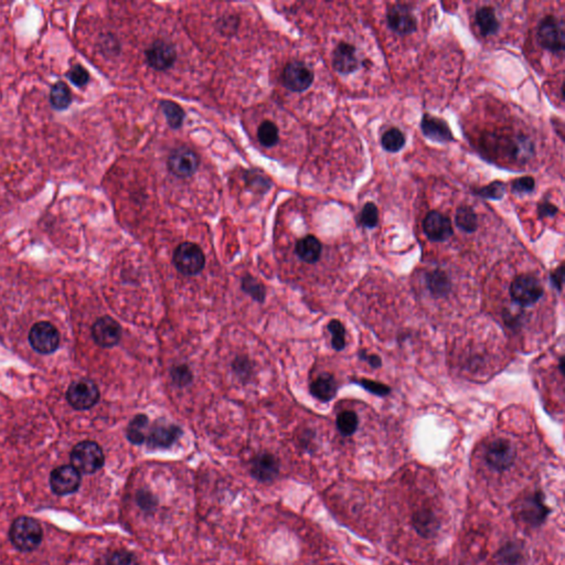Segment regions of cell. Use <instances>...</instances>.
<instances>
[{
    "label": "cell",
    "mask_w": 565,
    "mask_h": 565,
    "mask_svg": "<svg viewBox=\"0 0 565 565\" xmlns=\"http://www.w3.org/2000/svg\"><path fill=\"white\" fill-rule=\"evenodd\" d=\"M510 297L512 302L520 307L536 305L544 294L543 286L536 276L531 274H521L514 278L510 286Z\"/></svg>",
    "instance_id": "3"
},
{
    "label": "cell",
    "mask_w": 565,
    "mask_h": 565,
    "mask_svg": "<svg viewBox=\"0 0 565 565\" xmlns=\"http://www.w3.org/2000/svg\"><path fill=\"white\" fill-rule=\"evenodd\" d=\"M251 474L260 482H270L278 474V463L273 455L260 454L252 462Z\"/></svg>",
    "instance_id": "20"
},
{
    "label": "cell",
    "mask_w": 565,
    "mask_h": 565,
    "mask_svg": "<svg viewBox=\"0 0 565 565\" xmlns=\"http://www.w3.org/2000/svg\"><path fill=\"white\" fill-rule=\"evenodd\" d=\"M138 504L143 506L144 508L149 509L154 507V499L150 494H139L138 495Z\"/></svg>",
    "instance_id": "46"
},
{
    "label": "cell",
    "mask_w": 565,
    "mask_h": 565,
    "mask_svg": "<svg viewBox=\"0 0 565 565\" xmlns=\"http://www.w3.org/2000/svg\"><path fill=\"white\" fill-rule=\"evenodd\" d=\"M67 398L72 408L75 410H89L99 402V388L92 380L81 379L70 386Z\"/></svg>",
    "instance_id": "7"
},
{
    "label": "cell",
    "mask_w": 565,
    "mask_h": 565,
    "mask_svg": "<svg viewBox=\"0 0 565 565\" xmlns=\"http://www.w3.org/2000/svg\"><path fill=\"white\" fill-rule=\"evenodd\" d=\"M534 188H536V181L534 178L529 177V176L518 178L512 184V191L517 194H531L534 191Z\"/></svg>",
    "instance_id": "37"
},
{
    "label": "cell",
    "mask_w": 565,
    "mask_h": 565,
    "mask_svg": "<svg viewBox=\"0 0 565 565\" xmlns=\"http://www.w3.org/2000/svg\"><path fill=\"white\" fill-rule=\"evenodd\" d=\"M29 342L32 348L39 354H52L60 344L59 332L50 322H38L30 330Z\"/></svg>",
    "instance_id": "8"
},
{
    "label": "cell",
    "mask_w": 565,
    "mask_h": 565,
    "mask_svg": "<svg viewBox=\"0 0 565 565\" xmlns=\"http://www.w3.org/2000/svg\"><path fill=\"white\" fill-rule=\"evenodd\" d=\"M551 280L559 290H562L563 282H564V270L562 265L551 274Z\"/></svg>",
    "instance_id": "44"
},
{
    "label": "cell",
    "mask_w": 565,
    "mask_h": 565,
    "mask_svg": "<svg viewBox=\"0 0 565 565\" xmlns=\"http://www.w3.org/2000/svg\"><path fill=\"white\" fill-rule=\"evenodd\" d=\"M314 82V73L302 62H292L286 65L282 73V83L292 92L307 90Z\"/></svg>",
    "instance_id": "12"
},
{
    "label": "cell",
    "mask_w": 565,
    "mask_h": 565,
    "mask_svg": "<svg viewBox=\"0 0 565 565\" xmlns=\"http://www.w3.org/2000/svg\"><path fill=\"white\" fill-rule=\"evenodd\" d=\"M360 358L364 361L368 362L372 368H379L381 366V359L378 356L374 354H366V352H360Z\"/></svg>",
    "instance_id": "45"
},
{
    "label": "cell",
    "mask_w": 565,
    "mask_h": 565,
    "mask_svg": "<svg viewBox=\"0 0 565 565\" xmlns=\"http://www.w3.org/2000/svg\"><path fill=\"white\" fill-rule=\"evenodd\" d=\"M386 23L392 31L400 36L411 35L416 32V19L412 10L404 4L391 6L386 11Z\"/></svg>",
    "instance_id": "11"
},
{
    "label": "cell",
    "mask_w": 565,
    "mask_h": 565,
    "mask_svg": "<svg viewBox=\"0 0 565 565\" xmlns=\"http://www.w3.org/2000/svg\"><path fill=\"white\" fill-rule=\"evenodd\" d=\"M92 336L94 342L103 348H111L120 342L122 337V328L113 318L104 316L96 320L92 327Z\"/></svg>",
    "instance_id": "13"
},
{
    "label": "cell",
    "mask_w": 565,
    "mask_h": 565,
    "mask_svg": "<svg viewBox=\"0 0 565 565\" xmlns=\"http://www.w3.org/2000/svg\"><path fill=\"white\" fill-rule=\"evenodd\" d=\"M538 41L543 49L553 53L564 51V23L553 16H548L541 21L538 29Z\"/></svg>",
    "instance_id": "5"
},
{
    "label": "cell",
    "mask_w": 565,
    "mask_h": 565,
    "mask_svg": "<svg viewBox=\"0 0 565 565\" xmlns=\"http://www.w3.org/2000/svg\"><path fill=\"white\" fill-rule=\"evenodd\" d=\"M506 186L500 181H494L486 187L480 188L475 194L485 199L500 200L505 196Z\"/></svg>",
    "instance_id": "35"
},
{
    "label": "cell",
    "mask_w": 565,
    "mask_h": 565,
    "mask_svg": "<svg viewBox=\"0 0 565 565\" xmlns=\"http://www.w3.org/2000/svg\"><path fill=\"white\" fill-rule=\"evenodd\" d=\"M516 450L510 440L496 438L486 446L485 460L496 472H504L514 464Z\"/></svg>",
    "instance_id": "6"
},
{
    "label": "cell",
    "mask_w": 565,
    "mask_h": 565,
    "mask_svg": "<svg viewBox=\"0 0 565 565\" xmlns=\"http://www.w3.org/2000/svg\"><path fill=\"white\" fill-rule=\"evenodd\" d=\"M72 102V94L69 86L64 82L59 81L52 86L50 92V103L57 111H63L69 107Z\"/></svg>",
    "instance_id": "24"
},
{
    "label": "cell",
    "mask_w": 565,
    "mask_h": 565,
    "mask_svg": "<svg viewBox=\"0 0 565 565\" xmlns=\"http://www.w3.org/2000/svg\"><path fill=\"white\" fill-rule=\"evenodd\" d=\"M332 67L342 74H350L359 69L356 48L347 42H340L332 54Z\"/></svg>",
    "instance_id": "16"
},
{
    "label": "cell",
    "mask_w": 565,
    "mask_h": 565,
    "mask_svg": "<svg viewBox=\"0 0 565 565\" xmlns=\"http://www.w3.org/2000/svg\"><path fill=\"white\" fill-rule=\"evenodd\" d=\"M423 231L433 242L446 241L454 234L450 218L438 211H431L426 216Z\"/></svg>",
    "instance_id": "14"
},
{
    "label": "cell",
    "mask_w": 565,
    "mask_h": 565,
    "mask_svg": "<svg viewBox=\"0 0 565 565\" xmlns=\"http://www.w3.org/2000/svg\"><path fill=\"white\" fill-rule=\"evenodd\" d=\"M50 485L52 492L59 496L73 494L81 485V474L72 465L58 467L51 472Z\"/></svg>",
    "instance_id": "10"
},
{
    "label": "cell",
    "mask_w": 565,
    "mask_h": 565,
    "mask_svg": "<svg viewBox=\"0 0 565 565\" xmlns=\"http://www.w3.org/2000/svg\"><path fill=\"white\" fill-rule=\"evenodd\" d=\"M322 246L320 240L314 236L300 238L296 243L295 252L300 260L306 263H316L322 255Z\"/></svg>",
    "instance_id": "21"
},
{
    "label": "cell",
    "mask_w": 565,
    "mask_h": 565,
    "mask_svg": "<svg viewBox=\"0 0 565 565\" xmlns=\"http://www.w3.org/2000/svg\"><path fill=\"white\" fill-rule=\"evenodd\" d=\"M424 286L432 297L443 298L450 295L452 280L450 275L443 270H431L424 274Z\"/></svg>",
    "instance_id": "19"
},
{
    "label": "cell",
    "mask_w": 565,
    "mask_h": 565,
    "mask_svg": "<svg viewBox=\"0 0 565 565\" xmlns=\"http://www.w3.org/2000/svg\"><path fill=\"white\" fill-rule=\"evenodd\" d=\"M359 223L368 229H374L379 223L378 206L372 202H366L359 216Z\"/></svg>",
    "instance_id": "34"
},
{
    "label": "cell",
    "mask_w": 565,
    "mask_h": 565,
    "mask_svg": "<svg viewBox=\"0 0 565 565\" xmlns=\"http://www.w3.org/2000/svg\"><path fill=\"white\" fill-rule=\"evenodd\" d=\"M336 424L342 435L352 436L359 426V418L354 411H342L337 416Z\"/></svg>",
    "instance_id": "27"
},
{
    "label": "cell",
    "mask_w": 565,
    "mask_h": 565,
    "mask_svg": "<svg viewBox=\"0 0 565 565\" xmlns=\"http://www.w3.org/2000/svg\"><path fill=\"white\" fill-rule=\"evenodd\" d=\"M520 549L514 546V544L506 546L500 553V558H502V562L509 565H514L518 563L519 560H520Z\"/></svg>",
    "instance_id": "40"
},
{
    "label": "cell",
    "mask_w": 565,
    "mask_h": 565,
    "mask_svg": "<svg viewBox=\"0 0 565 565\" xmlns=\"http://www.w3.org/2000/svg\"><path fill=\"white\" fill-rule=\"evenodd\" d=\"M242 290L253 297L256 302H263L265 300L266 290L263 284L251 275H246L242 278Z\"/></svg>",
    "instance_id": "32"
},
{
    "label": "cell",
    "mask_w": 565,
    "mask_h": 565,
    "mask_svg": "<svg viewBox=\"0 0 565 565\" xmlns=\"http://www.w3.org/2000/svg\"><path fill=\"white\" fill-rule=\"evenodd\" d=\"M476 23L480 28V33L485 37L496 35L500 28L496 13L492 7H482L477 10Z\"/></svg>",
    "instance_id": "23"
},
{
    "label": "cell",
    "mask_w": 565,
    "mask_h": 565,
    "mask_svg": "<svg viewBox=\"0 0 565 565\" xmlns=\"http://www.w3.org/2000/svg\"><path fill=\"white\" fill-rule=\"evenodd\" d=\"M108 565H137V560L134 554L127 551H117L112 554Z\"/></svg>",
    "instance_id": "39"
},
{
    "label": "cell",
    "mask_w": 565,
    "mask_h": 565,
    "mask_svg": "<svg viewBox=\"0 0 565 565\" xmlns=\"http://www.w3.org/2000/svg\"><path fill=\"white\" fill-rule=\"evenodd\" d=\"M9 538L18 550L31 552L40 546L43 538V532L39 522L35 519L30 517H19L11 524Z\"/></svg>",
    "instance_id": "1"
},
{
    "label": "cell",
    "mask_w": 565,
    "mask_h": 565,
    "mask_svg": "<svg viewBox=\"0 0 565 565\" xmlns=\"http://www.w3.org/2000/svg\"><path fill=\"white\" fill-rule=\"evenodd\" d=\"M258 142L264 147H273L278 142V130L275 124L264 121L258 130Z\"/></svg>",
    "instance_id": "30"
},
{
    "label": "cell",
    "mask_w": 565,
    "mask_h": 565,
    "mask_svg": "<svg viewBox=\"0 0 565 565\" xmlns=\"http://www.w3.org/2000/svg\"><path fill=\"white\" fill-rule=\"evenodd\" d=\"M147 424L148 418L144 414L136 416L133 420L130 421L127 428V438L130 443L140 445L145 442L146 435L145 433H144V428L147 426Z\"/></svg>",
    "instance_id": "28"
},
{
    "label": "cell",
    "mask_w": 565,
    "mask_h": 565,
    "mask_svg": "<svg viewBox=\"0 0 565 565\" xmlns=\"http://www.w3.org/2000/svg\"><path fill=\"white\" fill-rule=\"evenodd\" d=\"M177 58L175 47L169 42L157 40L153 46L146 51V59L153 69L164 71L172 67Z\"/></svg>",
    "instance_id": "15"
},
{
    "label": "cell",
    "mask_w": 565,
    "mask_h": 565,
    "mask_svg": "<svg viewBox=\"0 0 565 565\" xmlns=\"http://www.w3.org/2000/svg\"><path fill=\"white\" fill-rule=\"evenodd\" d=\"M67 77L78 88H83L89 83V72L86 71L85 68L82 67L81 64H74L68 72Z\"/></svg>",
    "instance_id": "36"
},
{
    "label": "cell",
    "mask_w": 565,
    "mask_h": 565,
    "mask_svg": "<svg viewBox=\"0 0 565 565\" xmlns=\"http://www.w3.org/2000/svg\"><path fill=\"white\" fill-rule=\"evenodd\" d=\"M522 517L526 522L532 524H539L540 521L546 518V508L543 502H541L540 496H534V498L529 499L524 504V509L521 510Z\"/></svg>",
    "instance_id": "25"
},
{
    "label": "cell",
    "mask_w": 565,
    "mask_h": 565,
    "mask_svg": "<svg viewBox=\"0 0 565 565\" xmlns=\"http://www.w3.org/2000/svg\"><path fill=\"white\" fill-rule=\"evenodd\" d=\"M238 19L234 16H226L219 21V28L223 33H233L238 28Z\"/></svg>",
    "instance_id": "42"
},
{
    "label": "cell",
    "mask_w": 565,
    "mask_h": 565,
    "mask_svg": "<svg viewBox=\"0 0 565 565\" xmlns=\"http://www.w3.org/2000/svg\"><path fill=\"white\" fill-rule=\"evenodd\" d=\"M381 145L389 153H398L406 146V136L398 128H391L382 136Z\"/></svg>",
    "instance_id": "29"
},
{
    "label": "cell",
    "mask_w": 565,
    "mask_h": 565,
    "mask_svg": "<svg viewBox=\"0 0 565 565\" xmlns=\"http://www.w3.org/2000/svg\"><path fill=\"white\" fill-rule=\"evenodd\" d=\"M559 209L550 202H543L538 206L539 218H552L558 213Z\"/></svg>",
    "instance_id": "43"
},
{
    "label": "cell",
    "mask_w": 565,
    "mask_h": 565,
    "mask_svg": "<svg viewBox=\"0 0 565 565\" xmlns=\"http://www.w3.org/2000/svg\"><path fill=\"white\" fill-rule=\"evenodd\" d=\"M172 260L176 268L184 275H196L206 265V258L201 248L191 242L180 244L176 248Z\"/></svg>",
    "instance_id": "4"
},
{
    "label": "cell",
    "mask_w": 565,
    "mask_h": 565,
    "mask_svg": "<svg viewBox=\"0 0 565 565\" xmlns=\"http://www.w3.org/2000/svg\"><path fill=\"white\" fill-rule=\"evenodd\" d=\"M421 128L426 138L436 143H448L454 139L448 123L440 118L433 117L430 114L423 116Z\"/></svg>",
    "instance_id": "17"
},
{
    "label": "cell",
    "mask_w": 565,
    "mask_h": 565,
    "mask_svg": "<svg viewBox=\"0 0 565 565\" xmlns=\"http://www.w3.org/2000/svg\"><path fill=\"white\" fill-rule=\"evenodd\" d=\"M310 394L322 402L332 400L337 394V384L334 376L322 374L310 384Z\"/></svg>",
    "instance_id": "22"
},
{
    "label": "cell",
    "mask_w": 565,
    "mask_h": 565,
    "mask_svg": "<svg viewBox=\"0 0 565 565\" xmlns=\"http://www.w3.org/2000/svg\"><path fill=\"white\" fill-rule=\"evenodd\" d=\"M358 384L364 386L366 390L370 391L371 394H376V396H388L389 392H390V388L386 386V384H378V382L371 381V380L362 379Z\"/></svg>",
    "instance_id": "41"
},
{
    "label": "cell",
    "mask_w": 565,
    "mask_h": 565,
    "mask_svg": "<svg viewBox=\"0 0 565 565\" xmlns=\"http://www.w3.org/2000/svg\"><path fill=\"white\" fill-rule=\"evenodd\" d=\"M171 378L177 386H184L191 382L192 374L187 366H178L172 370Z\"/></svg>",
    "instance_id": "38"
},
{
    "label": "cell",
    "mask_w": 565,
    "mask_h": 565,
    "mask_svg": "<svg viewBox=\"0 0 565 565\" xmlns=\"http://www.w3.org/2000/svg\"><path fill=\"white\" fill-rule=\"evenodd\" d=\"M160 106H162V112H164L166 118H167L170 127L179 128L182 122H184V110L178 104L171 101H162L160 103Z\"/></svg>",
    "instance_id": "31"
},
{
    "label": "cell",
    "mask_w": 565,
    "mask_h": 565,
    "mask_svg": "<svg viewBox=\"0 0 565 565\" xmlns=\"http://www.w3.org/2000/svg\"><path fill=\"white\" fill-rule=\"evenodd\" d=\"M199 167V157L194 150L187 147H178L172 150L168 158L170 172L179 178H189Z\"/></svg>",
    "instance_id": "9"
},
{
    "label": "cell",
    "mask_w": 565,
    "mask_h": 565,
    "mask_svg": "<svg viewBox=\"0 0 565 565\" xmlns=\"http://www.w3.org/2000/svg\"><path fill=\"white\" fill-rule=\"evenodd\" d=\"M455 222H456L458 229L466 232V233H474L478 226L477 214L475 213L472 208L468 206H462L458 208L456 216H455Z\"/></svg>",
    "instance_id": "26"
},
{
    "label": "cell",
    "mask_w": 565,
    "mask_h": 565,
    "mask_svg": "<svg viewBox=\"0 0 565 565\" xmlns=\"http://www.w3.org/2000/svg\"><path fill=\"white\" fill-rule=\"evenodd\" d=\"M328 330L332 334V344L337 352H342L346 347V330L339 320H332L328 324Z\"/></svg>",
    "instance_id": "33"
},
{
    "label": "cell",
    "mask_w": 565,
    "mask_h": 565,
    "mask_svg": "<svg viewBox=\"0 0 565 565\" xmlns=\"http://www.w3.org/2000/svg\"><path fill=\"white\" fill-rule=\"evenodd\" d=\"M181 434L182 431L179 426L160 423L150 431L147 443L152 448H170Z\"/></svg>",
    "instance_id": "18"
},
{
    "label": "cell",
    "mask_w": 565,
    "mask_h": 565,
    "mask_svg": "<svg viewBox=\"0 0 565 565\" xmlns=\"http://www.w3.org/2000/svg\"><path fill=\"white\" fill-rule=\"evenodd\" d=\"M105 458L97 443L84 440L74 446L71 453L72 466L81 474H94L103 467Z\"/></svg>",
    "instance_id": "2"
}]
</instances>
